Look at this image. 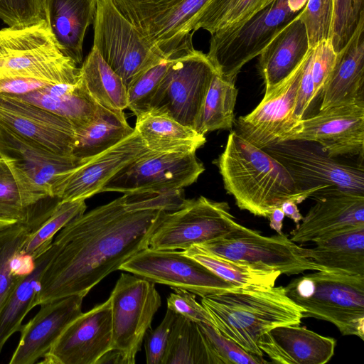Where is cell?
Instances as JSON below:
<instances>
[{"instance_id":"cell-1","label":"cell","mask_w":364,"mask_h":364,"mask_svg":"<svg viewBox=\"0 0 364 364\" xmlns=\"http://www.w3.org/2000/svg\"><path fill=\"white\" fill-rule=\"evenodd\" d=\"M165 213L132 210L122 196L70 220L53 240L55 254L41 277L32 309L71 295L86 296L149 247Z\"/></svg>"},{"instance_id":"cell-2","label":"cell","mask_w":364,"mask_h":364,"mask_svg":"<svg viewBox=\"0 0 364 364\" xmlns=\"http://www.w3.org/2000/svg\"><path fill=\"white\" fill-rule=\"evenodd\" d=\"M213 164L237 205L255 215L267 218L287 200L298 204L310 197L298 191L282 164L235 131L228 135L223 152Z\"/></svg>"},{"instance_id":"cell-3","label":"cell","mask_w":364,"mask_h":364,"mask_svg":"<svg viewBox=\"0 0 364 364\" xmlns=\"http://www.w3.org/2000/svg\"><path fill=\"white\" fill-rule=\"evenodd\" d=\"M200 304L224 336L247 352L263 358L258 341L264 332L283 325H299L304 309L283 286L262 289H237L202 297Z\"/></svg>"},{"instance_id":"cell-4","label":"cell","mask_w":364,"mask_h":364,"mask_svg":"<svg viewBox=\"0 0 364 364\" xmlns=\"http://www.w3.org/2000/svg\"><path fill=\"white\" fill-rule=\"evenodd\" d=\"M287 296L303 317L328 321L343 336L364 339V276L316 271L292 279Z\"/></svg>"},{"instance_id":"cell-5","label":"cell","mask_w":364,"mask_h":364,"mask_svg":"<svg viewBox=\"0 0 364 364\" xmlns=\"http://www.w3.org/2000/svg\"><path fill=\"white\" fill-rule=\"evenodd\" d=\"M263 149L287 169L299 191L314 199L336 191L364 196V168L329 155L314 141L292 139Z\"/></svg>"},{"instance_id":"cell-6","label":"cell","mask_w":364,"mask_h":364,"mask_svg":"<svg viewBox=\"0 0 364 364\" xmlns=\"http://www.w3.org/2000/svg\"><path fill=\"white\" fill-rule=\"evenodd\" d=\"M0 73L52 82H77L80 68L60 50L45 20L0 30Z\"/></svg>"},{"instance_id":"cell-7","label":"cell","mask_w":364,"mask_h":364,"mask_svg":"<svg viewBox=\"0 0 364 364\" xmlns=\"http://www.w3.org/2000/svg\"><path fill=\"white\" fill-rule=\"evenodd\" d=\"M299 13L290 9L287 0H274L240 27L212 34L206 54L223 77L235 81L242 68L259 56Z\"/></svg>"},{"instance_id":"cell-8","label":"cell","mask_w":364,"mask_h":364,"mask_svg":"<svg viewBox=\"0 0 364 364\" xmlns=\"http://www.w3.org/2000/svg\"><path fill=\"white\" fill-rule=\"evenodd\" d=\"M216 70L198 50L169 60L146 113L168 117L194 129Z\"/></svg>"},{"instance_id":"cell-9","label":"cell","mask_w":364,"mask_h":364,"mask_svg":"<svg viewBox=\"0 0 364 364\" xmlns=\"http://www.w3.org/2000/svg\"><path fill=\"white\" fill-rule=\"evenodd\" d=\"M93 28L92 47L122 78L126 87L165 59L149 46L112 0H97Z\"/></svg>"},{"instance_id":"cell-10","label":"cell","mask_w":364,"mask_h":364,"mask_svg":"<svg viewBox=\"0 0 364 364\" xmlns=\"http://www.w3.org/2000/svg\"><path fill=\"white\" fill-rule=\"evenodd\" d=\"M240 225L226 202L204 196L186 199L178 210L164 213L149 240V247L185 250L220 238Z\"/></svg>"},{"instance_id":"cell-11","label":"cell","mask_w":364,"mask_h":364,"mask_svg":"<svg viewBox=\"0 0 364 364\" xmlns=\"http://www.w3.org/2000/svg\"><path fill=\"white\" fill-rule=\"evenodd\" d=\"M112 313L111 348L120 350L127 364L135 363L146 331L161 306L154 283L129 273L121 274L109 297Z\"/></svg>"},{"instance_id":"cell-12","label":"cell","mask_w":364,"mask_h":364,"mask_svg":"<svg viewBox=\"0 0 364 364\" xmlns=\"http://www.w3.org/2000/svg\"><path fill=\"white\" fill-rule=\"evenodd\" d=\"M200 246L220 257L254 265L266 270L292 275L306 271H323L306 257L302 247L288 235L278 233L263 236L259 232L240 225L226 235Z\"/></svg>"},{"instance_id":"cell-13","label":"cell","mask_w":364,"mask_h":364,"mask_svg":"<svg viewBox=\"0 0 364 364\" xmlns=\"http://www.w3.org/2000/svg\"><path fill=\"white\" fill-rule=\"evenodd\" d=\"M0 157L9 164L23 201L30 208L53 197L56 178L85 161L41 149L1 125Z\"/></svg>"},{"instance_id":"cell-14","label":"cell","mask_w":364,"mask_h":364,"mask_svg":"<svg viewBox=\"0 0 364 364\" xmlns=\"http://www.w3.org/2000/svg\"><path fill=\"white\" fill-rule=\"evenodd\" d=\"M196 153L149 150L112 177L101 192L124 194L183 189L196 182L205 171Z\"/></svg>"},{"instance_id":"cell-15","label":"cell","mask_w":364,"mask_h":364,"mask_svg":"<svg viewBox=\"0 0 364 364\" xmlns=\"http://www.w3.org/2000/svg\"><path fill=\"white\" fill-rule=\"evenodd\" d=\"M119 270L154 283L186 289L201 297L240 289L177 250H156L148 247L122 264Z\"/></svg>"},{"instance_id":"cell-16","label":"cell","mask_w":364,"mask_h":364,"mask_svg":"<svg viewBox=\"0 0 364 364\" xmlns=\"http://www.w3.org/2000/svg\"><path fill=\"white\" fill-rule=\"evenodd\" d=\"M314 141L332 156L364 152V100L330 106L298 122L282 141Z\"/></svg>"},{"instance_id":"cell-17","label":"cell","mask_w":364,"mask_h":364,"mask_svg":"<svg viewBox=\"0 0 364 364\" xmlns=\"http://www.w3.org/2000/svg\"><path fill=\"white\" fill-rule=\"evenodd\" d=\"M149 151L134 129L118 144L58 176L52 196L60 201L90 198L101 193L112 177Z\"/></svg>"},{"instance_id":"cell-18","label":"cell","mask_w":364,"mask_h":364,"mask_svg":"<svg viewBox=\"0 0 364 364\" xmlns=\"http://www.w3.org/2000/svg\"><path fill=\"white\" fill-rule=\"evenodd\" d=\"M306 56L284 81L264 95L250 113L235 120V131L253 145L263 149L282 141L298 123L294 112Z\"/></svg>"},{"instance_id":"cell-19","label":"cell","mask_w":364,"mask_h":364,"mask_svg":"<svg viewBox=\"0 0 364 364\" xmlns=\"http://www.w3.org/2000/svg\"><path fill=\"white\" fill-rule=\"evenodd\" d=\"M111 344L112 313L108 298L72 321L40 363L96 364L111 348Z\"/></svg>"},{"instance_id":"cell-20","label":"cell","mask_w":364,"mask_h":364,"mask_svg":"<svg viewBox=\"0 0 364 364\" xmlns=\"http://www.w3.org/2000/svg\"><path fill=\"white\" fill-rule=\"evenodd\" d=\"M0 125L41 149L73 156L75 127L46 109L0 95Z\"/></svg>"},{"instance_id":"cell-21","label":"cell","mask_w":364,"mask_h":364,"mask_svg":"<svg viewBox=\"0 0 364 364\" xmlns=\"http://www.w3.org/2000/svg\"><path fill=\"white\" fill-rule=\"evenodd\" d=\"M85 295L75 294L41 304L38 313L20 329L10 364H33L49 350L65 327L82 312Z\"/></svg>"},{"instance_id":"cell-22","label":"cell","mask_w":364,"mask_h":364,"mask_svg":"<svg viewBox=\"0 0 364 364\" xmlns=\"http://www.w3.org/2000/svg\"><path fill=\"white\" fill-rule=\"evenodd\" d=\"M314 200L301 223L290 232L294 242H316L342 230L364 226V196L336 191Z\"/></svg>"},{"instance_id":"cell-23","label":"cell","mask_w":364,"mask_h":364,"mask_svg":"<svg viewBox=\"0 0 364 364\" xmlns=\"http://www.w3.org/2000/svg\"><path fill=\"white\" fill-rule=\"evenodd\" d=\"M335 338L321 336L305 326L283 325L264 332L258 346L274 363L324 364L333 357Z\"/></svg>"},{"instance_id":"cell-24","label":"cell","mask_w":364,"mask_h":364,"mask_svg":"<svg viewBox=\"0 0 364 364\" xmlns=\"http://www.w3.org/2000/svg\"><path fill=\"white\" fill-rule=\"evenodd\" d=\"M319 109L364 100V16L344 47L320 92Z\"/></svg>"},{"instance_id":"cell-25","label":"cell","mask_w":364,"mask_h":364,"mask_svg":"<svg viewBox=\"0 0 364 364\" xmlns=\"http://www.w3.org/2000/svg\"><path fill=\"white\" fill-rule=\"evenodd\" d=\"M97 0H43L44 18L61 52L78 65L83 58V41L93 24Z\"/></svg>"},{"instance_id":"cell-26","label":"cell","mask_w":364,"mask_h":364,"mask_svg":"<svg viewBox=\"0 0 364 364\" xmlns=\"http://www.w3.org/2000/svg\"><path fill=\"white\" fill-rule=\"evenodd\" d=\"M309 48L306 29L298 14L277 33L259 55L258 70L264 82V95L295 70Z\"/></svg>"},{"instance_id":"cell-27","label":"cell","mask_w":364,"mask_h":364,"mask_svg":"<svg viewBox=\"0 0 364 364\" xmlns=\"http://www.w3.org/2000/svg\"><path fill=\"white\" fill-rule=\"evenodd\" d=\"M5 96L31 103L62 117L75 129L90 123L100 107L90 95L81 76L76 82H54L26 95Z\"/></svg>"},{"instance_id":"cell-28","label":"cell","mask_w":364,"mask_h":364,"mask_svg":"<svg viewBox=\"0 0 364 364\" xmlns=\"http://www.w3.org/2000/svg\"><path fill=\"white\" fill-rule=\"evenodd\" d=\"M301 252L323 271L364 276V226L355 227L314 242Z\"/></svg>"},{"instance_id":"cell-29","label":"cell","mask_w":364,"mask_h":364,"mask_svg":"<svg viewBox=\"0 0 364 364\" xmlns=\"http://www.w3.org/2000/svg\"><path fill=\"white\" fill-rule=\"evenodd\" d=\"M134 129L152 151H196L206 142L205 136L193 128L164 115L144 113L136 117Z\"/></svg>"},{"instance_id":"cell-30","label":"cell","mask_w":364,"mask_h":364,"mask_svg":"<svg viewBox=\"0 0 364 364\" xmlns=\"http://www.w3.org/2000/svg\"><path fill=\"white\" fill-rule=\"evenodd\" d=\"M134 131L124 111H112L100 106L90 123L75 129L72 155L87 161L118 144Z\"/></svg>"},{"instance_id":"cell-31","label":"cell","mask_w":364,"mask_h":364,"mask_svg":"<svg viewBox=\"0 0 364 364\" xmlns=\"http://www.w3.org/2000/svg\"><path fill=\"white\" fill-rule=\"evenodd\" d=\"M45 220L0 226V310L19 282L34 268L20 250Z\"/></svg>"},{"instance_id":"cell-32","label":"cell","mask_w":364,"mask_h":364,"mask_svg":"<svg viewBox=\"0 0 364 364\" xmlns=\"http://www.w3.org/2000/svg\"><path fill=\"white\" fill-rule=\"evenodd\" d=\"M55 251L52 242L48 250L35 259L36 264L32 272L19 282L0 310V352L9 338L20 331L23 320L32 309L41 277Z\"/></svg>"},{"instance_id":"cell-33","label":"cell","mask_w":364,"mask_h":364,"mask_svg":"<svg viewBox=\"0 0 364 364\" xmlns=\"http://www.w3.org/2000/svg\"><path fill=\"white\" fill-rule=\"evenodd\" d=\"M184 254L196 260L214 274L235 287L262 289L274 287L281 273L260 269L252 264L220 257L200 245L183 250Z\"/></svg>"},{"instance_id":"cell-34","label":"cell","mask_w":364,"mask_h":364,"mask_svg":"<svg viewBox=\"0 0 364 364\" xmlns=\"http://www.w3.org/2000/svg\"><path fill=\"white\" fill-rule=\"evenodd\" d=\"M86 88L99 105L112 111L127 108V87L122 78L92 47L80 67Z\"/></svg>"},{"instance_id":"cell-35","label":"cell","mask_w":364,"mask_h":364,"mask_svg":"<svg viewBox=\"0 0 364 364\" xmlns=\"http://www.w3.org/2000/svg\"><path fill=\"white\" fill-rule=\"evenodd\" d=\"M162 364H222L196 322L176 314Z\"/></svg>"},{"instance_id":"cell-36","label":"cell","mask_w":364,"mask_h":364,"mask_svg":"<svg viewBox=\"0 0 364 364\" xmlns=\"http://www.w3.org/2000/svg\"><path fill=\"white\" fill-rule=\"evenodd\" d=\"M235 82L215 72L194 127L197 132L205 136L210 132L232 128L237 96Z\"/></svg>"},{"instance_id":"cell-37","label":"cell","mask_w":364,"mask_h":364,"mask_svg":"<svg viewBox=\"0 0 364 364\" xmlns=\"http://www.w3.org/2000/svg\"><path fill=\"white\" fill-rule=\"evenodd\" d=\"M58 202L50 197L35 207L26 206L9 164L0 157V226L45 220Z\"/></svg>"},{"instance_id":"cell-38","label":"cell","mask_w":364,"mask_h":364,"mask_svg":"<svg viewBox=\"0 0 364 364\" xmlns=\"http://www.w3.org/2000/svg\"><path fill=\"white\" fill-rule=\"evenodd\" d=\"M85 200H60L50 215L31 234L20 252L33 259L43 254L50 247L55 234L70 220L85 213L87 208Z\"/></svg>"},{"instance_id":"cell-39","label":"cell","mask_w":364,"mask_h":364,"mask_svg":"<svg viewBox=\"0 0 364 364\" xmlns=\"http://www.w3.org/2000/svg\"><path fill=\"white\" fill-rule=\"evenodd\" d=\"M168 64L169 60H163L141 74L127 87V108L136 117L147 112L149 102Z\"/></svg>"},{"instance_id":"cell-40","label":"cell","mask_w":364,"mask_h":364,"mask_svg":"<svg viewBox=\"0 0 364 364\" xmlns=\"http://www.w3.org/2000/svg\"><path fill=\"white\" fill-rule=\"evenodd\" d=\"M333 15V0H307L299 16L306 27L310 48L331 39Z\"/></svg>"},{"instance_id":"cell-41","label":"cell","mask_w":364,"mask_h":364,"mask_svg":"<svg viewBox=\"0 0 364 364\" xmlns=\"http://www.w3.org/2000/svg\"><path fill=\"white\" fill-rule=\"evenodd\" d=\"M364 16V0H333L331 41L336 52L348 43Z\"/></svg>"},{"instance_id":"cell-42","label":"cell","mask_w":364,"mask_h":364,"mask_svg":"<svg viewBox=\"0 0 364 364\" xmlns=\"http://www.w3.org/2000/svg\"><path fill=\"white\" fill-rule=\"evenodd\" d=\"M210 347L222 364H264L263 358L250 353L234 341L222 335L213 325L197 323Z\"/></svg>"},{"instance_id":"cell-43","label":"cell","mask_w":364,"mask_h":364,"mask_svg":"<svg viewBox=\"0 0 364 364\" xmlns=\"http://www.w3.org/2000/svg\"><path fill=\"white\" fill-rule=\"evenodd\" d=\"M127 205L132 210H161L173 212L181 208L186 199L183 189L124 193Z\"/></svg>"},{"instance_id":"cell-44","label":"cell","mask_w":364,"mask_h":364,"mask_svg":"<svg viewBox=\"0 0 364 364\" xmlns=\"http://www.w3.org/2000/svg\"><path fill=\"white\" fill-rule=\"evenodd\" d=\"M44 18L43 0H0V19L9 27H22Z\"/></svg>"},{"instance_id":"cell-45","label":"cell","mask_w":364,"mask_h":364,"mask_svg":"<svg viewBox=\"0 0 364 364\" xmlns=\"http://www.w3.org/2000/svg\"><path fill=\"white\" fill-rule=\"evenodd\" d=\"M176 314L168 309L161 323L154 329L149 328L144 335L147 364H162L168 337Z\"/></svg>"},{"instance_id":"cell-46","label":"cell","mask_w":364,"mask_h":364,"mask_svg":"<svg viewBox=\"0 0 364 364\" xmlns=\"http://www.w3.org/2000/svg\"><path fill=\"white\" fill-rule=\"evenodd\" d=\"M167 298V309L196 323H206L215 326L214 321L205 307L196 299V294L186 289L173 288Z\"/></svg>"},{"instance_id":"cell-47","label":"cell","mask_w":364,"mask_h":364,"mask_svg":"<svg viewBox=\"0 0 364 364\" xmlns=\"http://www.w3.org/2000/svg\"><path fill=\"white\" fill-rule=\"evenodd\" d=\"M312 48L311 69L315 95L317 97L334 66L337 53L331 38L319 42Z\"/></svg>"},{"instance_id":"cell-48","label":"cell","mask_w":364,"mask_h":364,"mask_svg":"<svg viewBox=\"0 0 364 364\" xmlns=\"http://www.w3.org/2000/svg\"><path fill=\"white\" fill-rule=\"evenodd\" d=\"M312 54L313 48H310L305 58L298 89L294 112L296 121L305 117L308 108L316 97L311 69Z\"/></svg>"},{"instance_id":"cell-49","label":"cell","mask_w":364,"mask_h":364,"mask_svg":"<svg viewBox=\"0 0 364 364\" xmlns=\"http://www.w3.org/2000/svg\"><path fill=\"white\" fill-rule=\"evenodd\" d=\"M274 0H237L223 20L219 31L235 29Z\"/></svg>"},{"instance_id":"cell-50","label":"cell","mask_w":364,"mask_h":364,"mask_svg":"<svg viewBox=\"0 0 364 364\" xmlns=\"http://www.w3.org/2000/svg\"><path fill=\"white\" fill-rule=\"evenodd\" d=\"M50 83L54 82L26 76L0 73V95H23Z\"/></svg>"},{"instance_id":"cell-51","label":"cell","mask_w":364,"mask_h":364,"mask_svg":"<svg viewBox=\"0 0 364 364\" xmlns=\"http://www.w3.org/2000/svg\"><path fill=\"white\" fill-rule=\"evenodd\" d=\"M237 0H210L198 26L210 35L219 31L221 24Z\"/></svg>"},{"instance_id":"cell-52","label":"cell","mask_w":364,"mask_h":364,"mask_svg":"<svg viewBox=\"0 0 364 364\" xmlns=\"http://www.w3.org/2000/svg\"><path fill=\"white\" fill-rule=\"evenodd\" d=\"M127 364L124 354L119 350L110 348L97 361L96 364Z\"/></svg>"},{"instance_id":"cell-53","label":"cell","mask_w":364,"mask_h":364,"mask_svg":"<svg viewBox=\"0 0 364 364\" xmlns=\"http://www.w3.org/2000/svg\"><path fill=\"white\" fill-rule=\"evenodd\" d=\"M280 208L284 215L291 219L294 223L298 224L302 220L303 216L300 213L297 203L295 201L287 200L281 205Z\"/></svg>"},{"instance_id":"cell-54","label":"cell","mask_w":364,"mask_h":364,"mask_svg":"<svg viewBox=\"0 0 364 364\" xmlns=\"http://www.w3.org/2000/svg\"><path fill=\"white\" fill-rule=\"evenodd\" d=\"M285 215L280 207L274 208L267 217L269 220V225L277 233H282L283 220Z\"/></svg>"},{"instance_id":"cell-55","label":"cell","mask_w":364,"mask_h":364,"mask_svg":"<svg viewBox=\"0 0 364 364\" xmlns=\"http://www.w3.org/2000/svg\"><path fill=\"white\" fill-rule=\"evenodd\" d=\"M307 0H287L288 6L290 9L296 13H299L305 6Z\"/></svg>"}]
</instances>
